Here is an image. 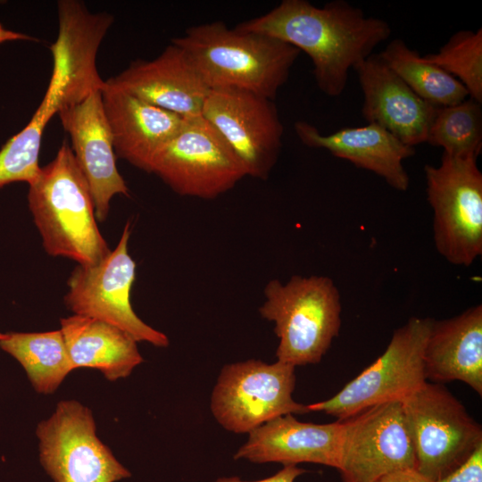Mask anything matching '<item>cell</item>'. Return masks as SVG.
<instances>
[{
  "mask_svg": "<svg viewBox=\"0 0 482 482\" xmlns=\"http://www.w3.org/2000/svg\"><path fill=\"white\" fill-rule=\"evenodd\" d=\"M101 96L116 156L150 172L155 155L179 130L185 118L107 83Z\"/></svg>",
  "mask_w": 482,
  "mask_h": 482,
  "instance_id": "obj_19",
  "label": "cell"
},
{
  "mask_svg": "<svg viewBox=\"0 0 482 482\" xmlns=\"http://www.w3.org/2000/svg\"><path fill=\"white\" fill-rule=\"evenodd\" d=\"M378 54L416 95L435 107L453 105L469 97L458 79L400 38L390 41Z\"/></svg>",
  "mask_w": 482,
  "mask_h": 482,
  "instance_id": "obj_24",
  "label": "cell"
},
{
  "mask_svg": "<svg viewBox=\"0 0 482 482\" xmlns=\"http://www.w3.org/2000/svg\"><path fill=\"white\" fill-rule=\"evenodd\" d=\"M171 42L184 50L210 89L236 88L270 100L301 53L274 37L229 29L222 21L191 26Z\"/></svg>",
  "mask_w": 482,
  "mask_h": 482,
  "instance_id": "obj_2",
  "label": "cell"
},
{
  "mask_svg": "<svg viewBox=\"0 0 482 482\" xmlns=\"http://www.w3.org/2000/svg\"><path fill=\"white\" fill-rule=\"evenodd\" d=\"M429 318H411L395 330L386 351L337 394L308 404L311 411H323L345 420L370 407L401 402L426 382L424 349L432 323Z\"/></svg>",
  "mask_w": 482,
  "mask_h": 482,
  "instance_id": "obj_7",
  "label": "cell"
},
{
  "mask_svg": "<svg viewBox=\"0 0 482 482\" xmlns=\"http://www.w3.org/2000/svg\"><path fill=\"white\" fill-rule=\"evenodd\" d=\"M295 369L254 359L226 364L212 392L213 417L228 431L249 434L276 418L310 412L293 398Z\"/></svg>",
  "mask_w": 482,
  "mask_h": 482,
  "instance_id": "obj_8",
  "label": "cell"
},
{
  "mask_svg": "<svg viewBox=\"0 0 482 482\" xmlns=\"http://www.w3.org/2000/svg\"><path fill=\"white\" fill-rule=\"evenodd\" d=\"M57 11L59 31L51 46L54 66L46 89L58 97L61 109L104 88L96 54L113 17L107 12L93 13L78 0L58 1Z\"/></svg>",
  "mask_w": 482,
  "mask_h": 482,
  "instance_id": "obj_14",
  "label": "cell"
},
{
  "mask_svg": "<svg viewBox=\"0 0 482 482\" xmlns=\"http://www.w3.org/2000/svg\"><path fill=\"white\" fill-rule=\"evenodd\" d=\"M402 402L416 470L436 481L482 445V428L444 386L426 382Z\"/></svg>",
  "mask_w": 482,
  "mask_h": 482,
  "instance_id": "obj_6",
  "label": "cell"
},
{
  "mask_svg": "<svg viewBox=\"0 0 482 482\" xmlns=\"http://www.w3.org/2000/svg\"><path fill=\"white\" fill-rule=\"evenodd\" d=\"M61 331L74 369L94 368L114 381L143 362L137 341L108 322L74 314L61 320Z\"/></svg>",
  "mask_w": 482,
  "mask_h": 482,
  "instance_id": "obj_22",
  "label": "cell"
},
{
  "mask_svg": "<svg viewBox=\"0 0 482 482\" xmlns=\"http://www.w3.org/2000/svg\"><path fill=\"white\" fill-rule=\"evenodd\" d=\"M342 420L343 482H377L392 472L416 470L402 402L378 404Z\"/></svg>",
  "mask_w": 482,
  "mask_h": 482,
  "instance_id": "obj_13",
  "label": "cell"
},
{
  "mask_svg": "<svg viewBox=\"0 0 482 482\" xmlns=\"http://www.w3.org/2000/svg\"><path fill=\"white\" fill-rule=\"evenodd\" d=\"M4 334L0 332V339L3 337Z\"/></svg>",
  "mask_w": 482,
  "mask_h": 482,
  "instance_id": "obj_32",
  "label": "cell"
},
{
  "mask_svg": "<svg viewBox=\"0 0 482 482\" xmlns=\"http://www.w3.org/2000/svg\"><path fill=\"white\" fill-rule=\"evenodd\" d=\"M477 157L443 153L424 168L437 252L450 263L470 266L482 253V173Z\"/></svg>",
  "mask_w": 482,
  "mask_h": 482,
  "instance_id": "obj_5",
  "label": "cell"
},
{
  "mask_svg": "<svg viewBox=\"0 0 482 482\" xmlns=\"http://www.w3.org/2000/svg\"><path fill=\"white\" fill-rule=\"evenodd\" d=\"M377 482H435L414 469L398 470L381 478Z\"/></svg>",
  "mask_w": 482,
  "mask_h": 482,
  "instance_id": "obj_30",
  "label": "cell"
},
{
  "mask_svg": "<svg viewBox=\"0 0 482 482\" xmlns=\"http://www.w3.org/2000/svg\"><path fill=\"white\" fill-rule=\"evenodd\" d=\"M424 58L458 79L482 104V29L455 32L438 52Z\"/></svg>",
  "mask_w": 482,
  "mask_h": 482,
  "instance_id": "obj_27",
  "label": "cell"
},
{
  "mask_svg": "<svg viewBox=\"0 0 482 482\" xmlns=\"http://www.w3.org/2000/svg\"><path fill=\"white\" fill-rule=\"evenodd\" d=\"M13 40H34L31 37L4 29L0 24V43Z\"/></svg>",
  "mask_w": 482,
  "mask_h": 482,
  "instance_id": "obj_31",
  "label": "cell"
},
{
  "mask_svg": "<svg viewBox=\"0 0 482 482\" xmlns=\"http://www.w3.org/2000/svg\"><path fill=\"white\" fill-rule=\"evenodd\" d=\"M426 142L442 147L447 154L478 158L482 149L481 104L468 97L453 105L437 107Z\"/></svg>",
  "mask_w": 482,
  "mask_h": 482,
  "instance_id": "obj_25",
  "label": "cell"
},
{
  "mask_svg": "<svg viewBox=\"0 0 482 482\" xmlns=\"http://www.w3.org/2000/svg\"><path fill=\"white\" fill-rule=\"evenodd\" d=\"M129 222L115 249L92 265H78L68 279L67 307L77 315L108 322L132 337L157 347L169 345L167 336L145 323L134 312L130 291L136 263L129 253Z\"/></svg>",
  "mask_w": 482,
  "mask_h": 482,
  "instance_id": "obj_11",
  "label": "cell"
},
{
  "mask_svg": "<svg viewBox=\"0 0 482 482\" xmlns=\"http://www.w3.org/2000/svg\"><path fill=\"white\" fill-rule=\"evenodd\" d=\"M101 92L95 91L81 102L61 108L57 112L70 135L72 153L90 188L96 218L99 221L106 219L110 202L115 195H129L126 182L116 166Z\"/></svg>",
  "mask_w": 482,
  "mask_h": 482,
  "instance_id": "obj_15",
  "label": "cell"
},
{
  "mask_svg": "<svg viewBox=\"0 0 482 482\" xmlns=\"http://www.w3.org/2000/svg\"><path fill=\"white\" fill-rule=\"evenodd\" d=\"M295 131L303 145L328 150L337 158L371 171L398 191L409 188L410 178L403 162L415 154V148L384 128L368 123L324 135L314 125L299 120L295 123Z\"/></svg>",
  "mask_w": 482,
  "mask_h": 482,
  "instance_id": "obj_20",
  "label": "cell"
},
{
  "mask_svg": "<svg viewBox=\"0 0 482 482\" xmlns=\"http://www.w3.org/2000/svg\"><path fill=\"white\" fill-rule=\"evenodd\" d=\"M58 112L57 107L43 98L29 122L11 137L0 150V187L25 181L30 184L38 175V156L44 129Z\"/></svg>",
  "mask_w": 482,
  "mask_h": 482,
  "instance_id": "obj_26",
  "label": "cell"
},
{
  "mask_svg": "<svg viewBox=\"0 0 482 482\" xmlns=\"http://www.w3.org/2000/svg\"><path fill=\"white\" fill-rule=\"evenodd\" d=\"M435 482H482V445L456 470Z\"/></svg>",
  "mask_w": 482,
  "mask_h": 482,
  "instance_id": "obj_28",
  "label": "cell"
},
{
  "mask_svg": "<svg viewBox=\"0 0 482 482\" xmlns=\"http://www.w3.org/2000/svg\"><path fill=\"white\" fill-rule=\"evenodd\" d=\"M306 470L297 465H283V468L274 475L254 481H245L238 477H222L213 482H295Z\"/></svg>",
  "mask_w": 482,
  "mask_h": 482,
  "instance_id": "obj_29",
  "label": "cell"
},
{
  "mask_svg": "<svg viewBox=\"0 0 482 482\" xmlns=\"http://www.w3.org/2000/svg\"><path fill=\"white\" fill-rule=\"evenodd\" d=\"M29 185V206L49 255L92 265L111 252L96 224L90 188L68 143Z\"/></svg>",
  "mask_w": 482,
  "mask_h": 482,
  "instance_id": "obj_3",
  "label": "cell"
},
{
  "mask_svg": "<svg viewBox=\"0 0 482 482\" xmlns=\"http://www.w3.org/2000/svg\"><path fill=\"white\" fill-rule=\"evenodd\" d=\"M426 380H460L482 395V305L433 320L424 349Z\"/></svg>",
  "mask_w": 482,
  "mask_h": 482,
  "instance_id": "obj_21",
  "label": "cell"
},
{
  "mask_svg": "<svg viewBox=\"0 0 482 482\" xmlns=\"http://www.w3.org/2000/svg\"><path fill=\"white\" fill-rule=\"evenodd\" d=\"M202 116L223 137L246 176L266 179L282 147L283 124L273 100L236 88L210 89Z\"/></svg>",
  "mask_w": 482,
  "mask_h": 482,
  "instance_id": "obj_12",
  "label": "cell"
},
{
  "mask_svg": "<svg viewBox=\"0 0 482 482\" xmlns=\"http://www.w3.org/2000/svg\"><path fill=\"white\" fill-rule=\"evenodd\" d=\"M2 350L23 367L40 394H52L74 370L61 329L47 332L4 334Z\"/></svg>",
  "mask_w": 482,
  "mask_h": 482,
  "instance_id": "obj_23",
  "label": "cell"
},
{
  "mask_svg": "<svg viewBox=\"0 0 482 482\" xmlns=\"http://www.w3.org/2000/svg\"><path fill=\"white\" fill-rule=\"evenodd\" d=\"M150 173L180 195L213 199L246 176L220 132L202 115L185 119L155 155Z\"/></svg>",
  "mask_w": 482,
  "mask_h": 482,
  "instance_id": "obj_9",
  "label": "cell"
},
{
  "mask_svg": "<svg viewBox=\"0 0 482 482\" xmlns=\"http://www.w3.org/2000/svg\"><path fill=\"white\" fill-rule=\"evenodd\" d=\"M353 70L363 94L365 120L384 128L407 145L425 143L437 107L416 95L378 54Z\"/></svg>",
  "mask_w": 482,
  "mask_h": 482,
  "instance_id": "obj_17",
  "label": "cell"
},
{
  "mask_svg": "<svg viewBox=\"0 0 482 482\" xmlns=\"http://www.w3.org/2000/svg\"><path fill=\"white\" fill-rule=\"evenodd\" d=\"M262 318L274 323L279 342L277 361L295 367L316 364L341 327L340 294L326 276L295 275L282 283L272 279L264 288Z\"/></svg>",
  "mask_w": 482,
  "mask_h": 482,
  "instance_id": "obj_4",
  "label": "cell"
},
{
  "mask_svg": "<svg viewBox=\"0 0 482 482\" xmlns=\"http://www.w3.org/2000/svg\"><path fill=\"white\" fill-rule=\"evenodd\" d=\"M105 82L185 119L202 115L210 91L184 50L172 42L156 58L134 61Z\"/></svg>",
  "mask_w": 482,
  "mask_h": 482,
  "instance_id": "obj_16",
  "label": "cell"
},
{
  "mask_svg": "<svg viewBox=\"0 0 482 482\" xmlns=\"http://www.w3.org/2000/svg\"><path fill=\"white\" fill-rule=\"evenodd\" d=\"M37 436L39 461L54 482H117L131 476L98 438L91 411L78 401L59 402Z\"/></svg>",
  "mask_w": 482,
  "mask_h": 482,
  "instance_id": "obj_10",
  "label": "cell"
},
{
  "mask_svg": "<svg viewBox=\"0 0 482 482\" xmlns=\"http://www.w3.org/2000/svg\"><path fill=\"white\" fill-rule=\"evenodd\" d=\"M236 29L278 38L304 52L320 90L331 97L345 90L349 71L388 39L389 24L345 0L318 7L307 0H283Z\"/></svg>",
  "mask_w": 482,
  "mask_h": 482,
  "instance_id": "obj_1",
  "label": "cell"
},
{
  "mask_svg": "<svg viewBox=\"0 0 482 482\" xmlns=\"http://www.w3.org/2000/svg\"><path fill=\"white\" fill-rule=\"evenodd\" d=\"M234 454L235 460L253 463L322 464L340 467L344 421L328 424L302 422L293 414L276 418L250 432Z\"/></svg>",
  "mask_w": 482,
  "mask_h": 482,
  "instance_id": "obj_18",
  "label": "cell"
}]
</instances>
